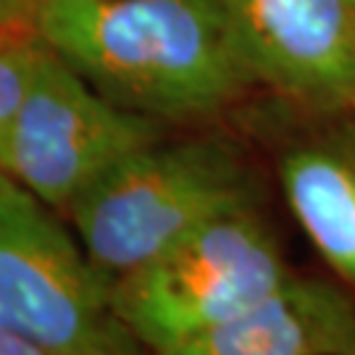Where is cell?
<instances>
[{
    "label": "cell",
    "mask_w": 355,
    "mask_h": 355,
    "mask_svg": "<svg viewBox=\"0 0 355 355\" xmlns=\"http://www.w3.org/2000/svg\"><path fill=\"white\" fill-rule=\"evenodd\" d=\"M35 35L108 101L155 121L211 119L255 85L221 0H42Z\"/></svg>",
    "instance_id": "obj_1"
},
{
    "label": "cell",
    "mask_w": 355,
    "mask_h": 355,
    "mask_svg": "<svg viewBox=\"0 0 355 355\" xmlns=\"http://www.w3.org/2000/svg\"><path fill=\"white\" fill-rule=\"evenodd\" d=\"M255 203L240 145L200 135L132 150L76 198L69 216L95 266L119 279L208 221Z\"/></svg>",
    "instance_id": "obj_2"
},
{
    "label": "cell",
    "mask_w": 355,
    "mask_h": 355,
    "mask_svg": "<svg viewBox=\"0 0 355 355\" xmlns=\"http://www.w3.org/2000/svg\"><path fill=\"white\" fill-rule=\"evenodd\" d=\"M111 292L51 205L0 171V327L55 355H142Z\"/></svg>",
    "instance_id": "obj_3"
},
{
    "label": "cell",
    "mask_w": 355,
    "mask_h": 355,
    "mask_svg": "<svg viewBox=\"0 0 355 355\" xmlns=\"http://www.w3.org/2000/svg\"><path fill=\"white\" fill-rule=\"evenodd\" d=\"M290 277L277 234L258 208H242L121 274L111 300L142 350H164L253 308Z\"/></svg>",
    "instance_id": "obj_4"
},
{
    "label": "cell",
    "mask_w": 355,
    "mask_h": 355,
    "mask_svg": "<svg viewBox=\"0 0 355 355\" xmlns=\"http://www.w3.org/2000/svg\"><path fill=\"white\" fill-rule=\"evenodd\" d=\"M161 137V121L108 101L42 42L32 85L0 135V171L69 211L111 166Z\"/></svg>",
    "instance_id": "obj_5"
},
{
    "label": "cell",
    "mask_w": 355,
    "mask_h": 355,
    "mask_svg": "<svg viewBox=\"0 0 355 355\" xmlns=\"http://www.w3.org/2000/svg\"><path fill=\"white\" fill-rule=\"evenodd\" d=\"M255 85L311 111H355L350 0H221Z\"/></svg>",
    "instance_id": "obj_6"
},
{
    "label": "cell",
    "mask_w": 355,
    "mask_h": 355,
    "mask_svg": "<svg viewBox=\"0 0 355 355\" xmlns=\"http://www.w3.org/2000/svg\"><path fill=\"white\" fill-rule=\"evenodd\" d=\"M142 355H355V297L347 284L292 274L253 308Z\"/></svg>",
    "instance_id": "obj_7"
},
{
    "label": "cell",
    "mask_w": 355,
    "mask_h": 355,
    "mask_svg": "<svg viewBox=\"0 0 355 355\" xmlns=\"http://www.w3.org/2000/svg\"><path fill=\"white\" fill-rule=\"evenodd\" d=\"M284 200L327 266L355 290V129L345 140H308L282 153Z\"/></svg>",
    "instance_id": "obj_8"
},
{
    "label": "cell",
    "mask_w": 355,
    "mask_h": 355,
    "mask_svg": "<svg viewBox=\"0 0 355 355\" xmlns=\"http://www.w3.org/2000/svg\"><path fill=\"white\" fill-rule=\"evenodd\" d=\"M42 40L35 32L0 29V135L11 124L37 71Z\"/></svg>",
    "instance_id": "obj_9"
},
{
    "label": "cell",
    "mask_w": 355,
    "mask_h": 355,
    "mask_svg": "<svg viewBox=\"0 0 355 355\" xmlns=\"http://www.w3.org/2000/svg\"><path fill=\"white\" fill-rule=\"evenodd\" d=\"M42 0H0V29L8 32H35Z\"/></svg>",
    "instance_id": "obj_10"
},
{
    "label": "cell",
    "mask_w": 355,
    "mask_h": 355,
    "mask_svg": "<svg viewBox=\"0 0 355 355\" xmlns=\"http://www.w3.org/2000/svg\"><path fill=\"white\" fill-rule=\"evenodd\" d=\"M0 355H55L45 347H40L37 343L26 340L16 331H8L0 327Z\"/></svg>",
    "instance_id": "obj_11"
},
{
    "label": "cell",
    "mask_w": 355,
    "mask_h": 355,
    "mask_svg": "<svg viewBox=\"0 0 355 355\" xmlns=\"http://www.w3.org/2000/svg\"><path fill=\"white\" fill-rule=\"evenodd\" d=\"M350 3H353V11H355V0H350Z\"/></svg>",
    "instance_id": "obj_12"
}]
</instances>
